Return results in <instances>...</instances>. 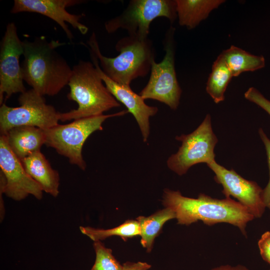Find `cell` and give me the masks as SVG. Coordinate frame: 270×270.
<instances>
[{
    "label": "cell",
    "instance_id": "18",
    "mask_svg": "<svg viewBox=\"0 0 270 270\" xmlns=\"http://www.w3.org/2000/svg\"><path fill=\"white\" fill-rule=\"evenodd\" d=\"M233 76H238L245 72H254L264 67L265 58L256 56L234 46L220 54Z\"/></svg>",
    "mask_w": 270,
    "mask_h": 270
},
{
    "label": "cell",
    "instance_id": "11",
    "mask_svg": "<svg viewBox=\"0 0 270 270\" xmlns=\"http://www.w3.org/2000/svg\"><path fill=\"white\" fill-rule=\"evenodd\" d=\"M24 54L22 41L20 39L14 22L8 24L0 42V104L13 94L26 91L20 58Z\"/></svg>",
    "mask_w": 270,
    "mask_h": 270
},
{
    "label": "cell",
    "instance_id": "3",
    "mask_svg": "<svg viewBox=\"0 0 270 270\" xmlns=\"http://www.w3.org/2000/svg\"><path fill=\"white\" fill-rule=\"evenodd\" d=\"M88 44L90 52L97 58L103 72L121 84L130 86L134 79L146 76L155 60L154 48L148 38L140 40L128 36L120 38L115 46L120 54L114 58H108L102 54L94 32Z\"/></svg>",
    "mask_w": 270,
    "mask_h": 270
},
{
    "label": "cell",
    "instance_id": "14",
    "mask_svg": "<svg viewBox=\"0 0 270 270\" xmlns=\"http://www.w3.org/2000/svg\"><path fill=\"white\" fill-rule=\"evenodd\" d=\"M90 54L92 63L108 91L133 115L140 128L143 141L146 142L150 134L149 118L158 112V108L147 105L144 100L134 92L130 86L121 84L110 79L102 70L96 56L91 52Z\"/></svg>",
    "mask_w": 270,
    "mask_h": 270
},
{
    "label": "cell",
    "instance_id": "23",
    "mask_svg": "<svg viewBox=\"0 0 270 270\" xmlns=\"http://www.w3.org/2000/svg\"><path fill=\"white\" fill-rule=\"evenodd\" d=\"M258 133L264 144L267 156L269 170V180L267 185L263 190V198L266 208H268L270 212V140L266 136L262 128L259 129Z\"/></svg>",
    "mask_w": 270,
    "mask_h": 270
},
{
    "label": "cell",
    "instance_id": "8",
    "mask_svg": "<svg viewBox=\"0 0 270 270\" xmlns=\"http://www.w3.org/2000/svg\"><path fill=\"white\" fill-rule=\"evenodd\" d=\"M174 31L172 26L168 30L163 42L164 56L160 62H152L148 82L140 93L144 100H158L172 110L178 108L182 92L174 66Z\"/></svg>",
    "mask_w": 270,
    "mask_h": 270
},
{
    "label": "cell",
    "instance_id": "17",
    "mask_svg": "<svg viewBox=\"0 0 270 270\" xmlns=\"http://www.w3.org/2000/svg\"><path fill=\"white\" fill-rule=\"evenodd\" d=\"M224 0H176L178 24L192 30L206 19Z\"/></svg>",
    "mask_w": 270,
    "mask_h": 270
},
{
    "label": "cell",
    "instance_id": "15",
    "mask_svg": "<svg viewBox=\"0 0 270 270\" xmlns=\"http://www.w3.org/2000/svg\"><path fill=\"white\" fill-rule=\"evenodd\" d=\"M21 162L28 175L43 191L56 197L59 194L60 176L40 150L33 152Z\"/></svg>",
    "mask_w": 270,
    "mask_h": 270
},
{
    "label": "cell",
    "instance_id": "21",
    "mask_svg": "<svg viewBox=\"0 0 270 270\" xmlns=\"http://www.w3.org/2000/svg\"><path fill=\"white\" fill-rule=\"evenodd\" d=\"M81 232L94 242L104 240L112 236H120L124 240L140 236V228L137 220H128L120 226L104 230L89 226H80Z\"/></svg>",
    "mask_w": 270,
    "mask_h": 270
},
{
    "label": "cell",
    "instance_id": "12",
    "mask_svg": "<svg viewBox=\"0 0 270 270\" xmlns=\"http://www.w3.org/2000/svg\"><path fill=\"white\" fill-rule=\"evenodd\" d=\"M207 166L214 174V180L223 188L226 198L232 196L248 209L254 216L260 218L266 208L263 190L254 181L241 176L234 170H228L214 160Z\"/></svg>",
    "mask_w": 270,
    "mask_h": 270
},
{
    "label": "cell",
    "instance_id": "24",
    "mask_svg": "<svg viewBox=\"0 0 270 270\" xmlns=\"http://www.w3.org/2000/svg\"><path fill=\"white\" fill-rule=\"evenodd\" d=\"M244 98L254 103L270 115V100L266 98L256 88H250L244 94Z\"/></svg>",
    "mask_w": 270,
    "mask_h": 270
},
{
    "label": "cell",
    "instance_id": "19",
    "mask_svg": "<svg viewBox=\"0 0 270 270\" xmlns=\"http://www.w3.org/2000/svg\"><path fill=\"white\" fill-rule=\"evenodd\" d=\"M174 218L175 213L168 208H165L148 216H139L136 218L140 228V244L146 248L147 252H151L154 240L165 222Z\"/></svg>",
    "mask_w": 270,
    "mask_h": 270
},
{
    "label": "cell",
    "instance_id": "25",
    "mask_svg": "<svg viewBox=\"0 0 270 270\" xmlns=\"http://www.w3.org/2000/svg\"><path fill=\"white\" fill-rule=\"evenodd\" d=\"M258 246L262 259L270 265V232L266 231L258 241Z\"/></svg>",
    "mask_w": 270,
    "mask_h": 270
},
{
    "label": "cell",
    "instance_id": "20",
    "mask_svg": "<svg viewBox=\"0 0 270 270\" xmlns=\"http://www.w3.org/2000/svg\"><path fill=\"white\" fill-rule=\"evenodd\" d=\"M232 77L223 56L220 54L213 63L206 86L207 93L216 104L224 100V92Z\"/></svg>",
    "mask_w": 270,
    "mask_h": 270
},
{
    "label": "cell",
    "instance_id": "5",
    "mask_svg": "<svg viewBox=\"0 0 270 270\" xmlns=\"http://www.w3.org/2000/svg\"><path fill=\"white\" fill-rule=\"evenodd\" d=\"M128 113V110H124L110 114H102L75 120L66 124H58L44 130L45 144L67 158L70 164L84 170L86 165L82 157V150L88 136L96 131L102 130V124L106 119L124 116Z\"/></svg>",
    "mask_w": 270,
    "mask_h": 270
},
{
    "label": "cell",
    "instance_id": "9",
    "mask_svg": "<svg viewBox=\"0 0 270 270\" xmlns=\"http://www.w3.org/2000/svg\"><path fill=\"white\" fill-rule=\"evenodd\" d=\"M176 139L182 142V145L176 153L168 158L166 164L178 175L185 174L194 164L215 160L214 148L218 140L212 130L209 114L193 132L176 136Z\"/></svg>",
    "mask_w": 270,
    "mask_h": 270
},
{
    "label": "cell",
    "instance_id": "26",
    "mask_svg": "<svg viewBox=\"0 0 270 270\" xmlns=\"http://www.w3.org/2000/svg\"><path fill=\"white\" fill-rule=\"evenodd\" d=\"M150 268L151 266L146 262H128L122 264V270H148Z\"/></svg>",
    "mask_w": 270,
    "mask_h": 270
},
{
    "label": "cell",
    "instance_id": "1",
    "mask_svg": "<svg viewBox=\"0 0 270 270\" xmlns=\"http://www.w3.org/2000/svg\"><path fill=\"white\" fill-rule=\"evenodd\" d=\"M162 204L174 212L178 224L189 225L198 220L208 226L226 222L237 226L246 236V224L254 218L248 208L230 198L218 199L200 194L194 198L165 189Z\"/></svg>",
    "mask_w": 270,
    "mask_h": 270
},
{
    "label": "cell",
    "instance_id": "16",
    "mask_svg": "<svg viewBox=\"0 0 270 270\" xmlns=\"http://www.w3.org/2000/svg\"><path fill=\"white\" fill-rule=\"evenodd\" d=\"M4 134L6 136L12 152L20 160L34 152L40 150L42 146L45 144L44 130L35 126L14 127Z\"/></svg>",
    "mask_w": 270,
    "mask_h": 270
},
{
    "label": "cell",
    "instance_id": "4",
    "mask_svg": "<svg viewBox=\"0 0 270 270\" xmlns=\"http://www.w3.org/2000/svg\"><path fill=\"white\" fill-rule=\"evenodd\" d=\"M68 86V98L76 102L78 106L76 109L60 112V121L100 116L120 106L108 91L96 66L89 61L80 60L72 67Z\"/></svg>",
    "mask_w": 270,
    "mask_h": 270
},
{
    "label": "cell",
    "instance_id": "22",
    "mask_svg": "<svg viewBox=\"0 0 270 270\" xmlns=\"http://www.w3.org/2000/svg\"><path fill=\"white\" fill-rule=\"evenodd\" d=\"M94 248L96 258L90 270H122V265L112 254V250L106 248L100 241L94 242Z\"/></svg>",
    "mask_w": 270,
    "mask_h": 270
},
{
    "label": "cell",
    "instance_id": "6",
    "mask_svg": "<svg viewBox=\"0 0 270 270\" xmlns=\"http://www.w3.org/2000/svg\"><path fill=\"white\" fill-rule=\"evenodd\" d=\"M158 17L173 23L177 18L176 0H132L120 14L106 22L104 27L110 34L122 28L129 36L144 40L151 22Z\"/></svg>",
    "mask_w": 270,
    "mask_h": 270
},
{
    "label": "cell",
    "instance_id": "2",
    "mask_svg": "<svg viewBox=\"0 0 270 270\" xmlns=\"http://www.w3.org/2000/svg\"><path fill=\"white\" fill-rule=\"evenodd\" d=\"M24 60L21 65L24 81L40 95L53 96L66 86L72 68L56 48L65 43L48 42L44 36L22 41Z\"/></svg>",
    "mask_w": 270,
    "mask_h": 270
},
{
    "label": "cell",
    "instance_id": "10",
    "mask_svg": "<svg viewBox=\"0 0 270 270\" xmlns=\"http://www.w3.org/2000/svg\"><path fill=\"white\" fill-rule=\"evenodd\" d=\"M0 192L20 200L29 194L38 200L42 196L41 186L26 172L21 160L10 148L6 136L0 137Z\"/></svg>",
    "mask_w": 270,
    "mask_h": 270
},
{
    "label": "cell",
    "instance_id": "7",
    "mask_svg": "<svg viewBox=\"0 0 270 270\" xmlns=\"http://www.w3.org/2000/svg\"><path fill=\"white\" fill-rule=\"evenodd\" d=\"M18 100L20 106L18 107L9 106L5 104L1 105V134L19 126H35L45 130L58 124L60 112L46 104L44 96L32 88L21 94Z\"/></svg>",
    "mask_w": 270,
    "mask_h": 270
},
{
    "label": "cell",
    "instance_id": "13",
    "mask_svg": "<svg viewBox=\"0 0 270 270\" xmlns=\"http://www.w3.org/2000/svg\"><path fill=\"white\" fill-rule=\"evenodd\" d=\"M80 0H14L11 13L36 12L46 16L56 22L62 29L68 38L72 40L73 35L66 23L78 30L82 34L88 28L80 22L83 14L68 12L66 8L82 2Z\"/></svg>",
    "mask_w": 270,
    "mask_h": 270
},
{
    "label": "cell",
    "instance_id": "27",
    "mask_svg": "<svg viewBox=\"0 0 270 270\" xmlns=\"http://www.w3.org/2000/svg\"><path fill=\"white\" fill-rule=\"evenodd\" d=\"M211 270H249L246 266L238 264L236 266H232L230 265L221 266L212 268Z\"/></svg>",
    "mask_w": 270,
    "mask_h": 270
}]
</instances>
